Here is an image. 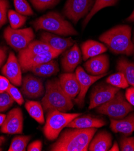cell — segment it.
Wrapping results in <instances>:
<instances>
[{"label":"cell","mask_w":134,"mask_h":151,"mask_svg":"<svg viewBox=\"0 0 134 151\" xmlns=\"http://www.w3.org/2000/svg\"><path fill=\"white\" fill-rule=\"evenodd\" d=\"M53 50L49 45L41 40H33L28 44L25 48L19 52L18 60L24 59L41 53Z\"/></svg>","instance_id":"21"},{"label":"cell","mask_w":134,"mask_h":151,"mask_svg":"<svg viewBox=\"0 0 134 151\" xmlns=\"http://www.w3.org/2000/svg\"><path fill=\"white\" fill-rule=\"evenodd\" d=\"M21 91L29 98H38L45 93L44 87L41 79L28 75L22 81Z\"/></svg>","instance_id":"13"},{"label":"cell","mask_w":134,"mask_h":151,"mask_svg":"<svg viewBox=\"0 0 134 151\" xmlns=\"http://www.w3.org/2000/svg\"><path fill=\"white\" fill-rule=\"evenodd\" d=\"M9 3L7 0H0V28L7 22Z\"/></svg>","instance_id":"35"},{"label":"cell","mask_w":134,"mask_h":151,"mask_svg":"<svg viewBox=\"0 0 134 151\" xmlns=\"http://www.w3.org/2000/svg\"><path fill=\"white\" fill-rule=\"evenodd\" d=\"M106 83L120 88H126L129 86L125 75L120 72L110 75L106 79Z\"/></svg>","instance_id":"30"},{"label":"cell","mask_w":134,"mask_h":151,"mask_svg":"<svg viewBox=\"0 0 134 151\" xmlns=\"http://www.w3.org/2000/svg\"><path fill=\"white\" fill-rule=\"evenodd\" d=\"M118 1V0H96L93 8L90 10V12H89V13L86 15L83 21V27H85L86 26L89 21L91 19V18L99 11L105 7H111L115 5Z\"/></svg>","instance_id":"27"},{"label":"cell","mask_w":134,"mask_h":151,"mask_svg":"<svg viewBox=\"0 0 134 151\" xmlns=\"http://www.w3.org/2000/svg\"><path fill=\"white\" fill-rule=\"evenodd\" d=\"M75 73L79 82L80 90L79 95L77 96V98L74 99V102L78 105L79 107H82L84 105L85 95L89 88L97 81L105 77V75H106V73L101 75H97V76L91 75L88 73H86L80 66H79L76 69Z\"/></svg>","instance_id":"10"},{"label":"cell","mask_w":134,"mask_h":151,"mask_svg":"<svg viewBox=\"0 0 134 151\" xmlns=\"http://www.w3.org/2000/svg\"><path fill=\"white\" fill-rule=\"evenodd\" d=\"M106 123L103 119L88 116H79L74 119L67 125L68 128H100Z\"/></svg>","instance_id":"20"},{"label":"cell","mask_w":134,"mask_h":151,"mask_svg":"<svg viewBox=\"0 0 134 151\" xmlns=\"http://www.w3.org/2000/svg\"><path fill=\"white\" fill-rule=\"evenodd\" d=\"M109 150L110 151H119V150H120V147H118V145L117 143L115 142L114 145H112V147H111L109 149Z\"/></svg>","instance_id":"41"},{"label":"cell","mask_w":134,"mask_h":151,"mask_svg":"<svg viewBox=\"0 0 134 151\" xmlns=\"http://www.w3.org/2000/svg\"><path fill=\"white\" fill-rule=\"evenodd\" d=\"M11 83L4 76L0 75V93L7 92Z\"/></svg>","instance_id":"37"},{"label":"cell","mask_w":134,"mask_h":151,"mask_svg":"<svg viewBox=\"0 0 134 151\" xmlns=\"http://www.w3.org/2000/svg\"><path fill=\"white\" fill-rule=\"evenodd\" d=\"M42 106L46 111L58 110L66 112L74 106L71 100L64 92L59 80H48L46 84V92L42 99Z\"/></svg>","instance_id":"3"},{"label":"cell","mask_w":134,"mask_h":151,"mask_svg":"<svg viewBox=\"0 0 134 151\" xmlns=\"http://www.w3.org/2000/svg\"><path fill=\"white\" fill-rule=\"evenodd\" d=\"M14 102V100L7 92L0 93V113L7 110Z\"/></svg>","instance_id":"33"},{"label":"cell","mask_w":134,"mask_h":151,"mask_svg":"<svg viewBox=\"0 0 134 151\" xmlns=\"http://www.w3.org/2000/svg\"><path fill=\"white\" fill-rule=\"evenodd\" d=\"M7 17L10 24V27L13 29H18L22 27L27 20L25 16L13 10H8Z\"/></svg>","instance_id":"29"},{"label":"cell","mask_w":134,"mask_h":151,"mask_svg":"<svg viewBox=\"0 0 134 151\" xmlns=\"http://www.w3.org/2000/svg\"><path fill=\"white\" fill-rule=\"evenodd\" d=\"M94 2V0H67L64 8V13L74 24H76L89 13Z\"/></svg>","instance_id":"8"},{"label":"cell","mask_w":134,"mask_h":151,"mask_svg":"<svg viewBox=\"0 0 134 151\" xmlns=\"http://www.w3.org/2000/svg\"><path fill=\"white\" fill-rule=\"evenodd\" d=\"M99 39L116 54L131 55L134 45L131 39V28L127 25L116 26L103 33Z\"/></svg>","instance_id":"2"},{"label":"cell","mask_w":134,"mask_h":151,"mask_svg":"<svg viewBox=\"0 0 134 151\" xmlns=\"http://www.w3.org/2000/svg\"><path fill=\"white\" fill-rule=\"evenodd\" d=\"M3 140L2 139L0 138V146H2L3 145Z\"/></svg>","instance_id":"44"},{"label":"cell","mask_w":134,"mask_h":151,"mask_svg":"<svg viewBox=\"0 0 134 151\" xmlns=\"http://www.w3.org/2000/svg\"><path fill=\"white\" fill-rule=\"evenodd\" d=\"M134 110L132 105L125 98L120 90L107 102L97 107V111L114 119H120Z\"/></svg>","instance_id":"6"},{"label":"cell","mask_w":134,"mask_h":151,"mask_svg":"<svg viewBox=\"0 0 134 151\" xmlns=\"http://www.w3.org/2000/svg\"><path fill=\"white\" fill-rule=\"evenodd\" d=\"M21 67L18 58L13 52H10L7 62L3 67L1 72L11 83L16 86L22 85V72Z\"/></svg>","instance_id":"11"},{"label":"cell","mask_w":134,"mask_h":151,"mask_svg":"<svg viewBox=\"0 0 134 151\" xmlns=\"http://www.w3.org/2000/svg\"><path fill=\"white\" fill-rule=\"evenodd\" d=\"M120 88L109 84H100L93 89L90 96L89 109H93L111 99L120 90Z\"/></svg>","instance_id":"9"},{"label":"cell","mask_w":134,"mask_h":151,"mask_svg":"<svg viewBox=\"0 0 134 151\" xmlns=\"http://www.w3.org/2000/svg\"><path fill=\"white\" fill-rule=\"evenodd\" d=\"M81 114V113H67L58 110L48 111L46 125L43 127L45 136L49 140H54L70 122Z\"/></svg>","instance_id":"5"},{"label":"cell","mask_w":134,"mask_h":151,"mask_svg":"<svg viewBox=\"0 0 134 151\" xmlns=\"http://www.w3.org/2000/svg\"><path fill=\"white\" fill-rule=\"evenodd\" d=\"M120 150L134 151V138L123 137L120 142Z\"/></svg>","instance_id":"36"},{"label":"cell","mask_w":134,"mask_h":151,"mask_svg":"<svg viewBox=\"0 0 134 151\" xmlns=\"http://www.w3.org/2000/svg\"><path fill=\"white\" fill-rule=\"evenodd\" d=\"M133 45H134V36H133Z\"/></svg>","instance_id":"45"},{"label":"cell","mask_w":134,"mask_h":151,"mask_svg":"<svg viewBox=\"0 0 134 151\" xmlns=\"http://www.w3.org/2000/svg\"><path fill=\"white\" fill-rule=\"evenodd\" d=\"M81 49L84 60L100 55L107 51V48L101 43L93 40H88L81 45Z\"/></svg>","instance_id":"23"},{"label":"cell","mask_w":134,"mask_h":151,"mask_svg":"<svg viewBox=\"0 0 134 151\" xmlns=\"http://www.w3.org/2000/svg\"><path fill=\"white\" fill-rule=\"evenodd\" d=\"M117 69L123 73L128 84L134 87V63L122 58L117 62Z\"/></svg>","instance_id":"25"},{"label":"cell","mask_w":134,"mask_h":151,"mask_svg":"<svg viewBox=\"0 0 134 151\" xmlns=\"http://www.w3.org/2000/svg\"><path fill=\"white\" fill-rule=\"evenodd\" d=\"M42 149V143L40 140L33 142L28 146V151H41Z\"/></svg>","instance_id":"38"},{"label":"cell","mask_w":134,"mask_h":151,"mask_svg":"<svg viewBox=\"0 0 134 151\" xmlns=\"http://www.w3.org/2000/svg\"><path fill=\"white\" fill-rule=\"evenodd\" d=\"M96 131V128L67 129L50 149L52 151H87Z\"/></svg>","instance_id":"1"},{"label":"cell","mask_w":134,"mask_h":151,"mask_svg":"<svg viewBox=\"0 0 134 151\" xmlns=\"http://www.w3.org/2000/svg\"><path fill=\"white\" fill-rule=\"evenodd\" d=\"M110 127L115 133H122L126 136L131 135L134 132V113L120 120L111 119Z\"/></svg>","instance_id":"19"},{"label":"cell","mask_w":134,"mask_h":151,"mask_svg":"<svg viewBox=\"0 0 134 151\" xmlns=\"http://www.w3.org/2000/svg\"><path fill=\"white\" fill-rule=\"evenodd\" d=\"M112 145V136L106 131L98 133L89 143L88 150L90 151H107Z\"/></svg>","instance_id":"22"},{"label":"cell","mask_w":134,"mask_h":151,"mask_svg":"<svg viewBox=\"0 0 134 151\" xmlns=\"http://www.w3.org/2000/svg\"><path fill=\"white\" fill-rule=\"evenodd\" d=\"M31 139L30 135H19L14 137L8 149L9 151H25L29 141Z\"/></svg>","instance_id":"28"},{"label":"cell","mask_w":134,"mask_h":151,"mask_svg":"<svg viewBox=\"0 0 134 151\" xmlns=\"http://www.w3.org/2000/svg\"><path fill=\"white\" fill-rule=\"evenodd\" d=\"M86 72L91 75H101L105 74L109 67V60L107 55L100 54L92 57L85 63Z\"/></svg>","instance_id":"16"},{"label":"cell","mask_w":134,"mask_h":151,"mask_svg":"<svg viewBox=\"0 0 134 151\" xmlns=\"http://www.w3.org/2000/svg\"><path fill=\"white\" fill-rule=\"evenodd\" d=\"M6 118V116L3 114H0V127H1L4 124Z\"/></svg>","instance_id":"42"},{"label":"cell","mask_w":134,"mask_h":151,"mask_svg":"<svg viewBox=\"0 0 134 151\" xmlns=\"http://www.w3.org/2000/svg\"><path fill=\"white\" fill-rule=\"evenodd\" d=\"M59 70L58 63L56 60H51L50 61L39 65L33 68L30 71L33 74L41 77H49L56 74Z\"/></svg>","instance_id":"24"},{"label":"cell","mask_w":134,"mask_h":151,"mask_svg":"<svg viewBox=\"0 0 134 151\" xmlns=\"http://www.w3.org/2000/svg\"><path fill=\"white\" fill-rule=\"evenodd\" d=\"M7 92L10 95L14 101L17 102L19 105H21L24 103V98L21 93L13 84H10V86L7 90Z\"/></svg>","instance_id":"34"},{"label":"cell","mask_w":134,"mask_h":151,"mask_svg":"<svg viewBox=\"0 0 134 151\" xmlns=\"http://www.w3.org/2000/svg\"><path fill=\"white\" fill-rule=\"evenodd\" d=\"M33 25L36 30L43 29L61 36H76L78 32L59 13L50 12L36 19Z\"/></svg>","instance_id":"4"},{"label":"cell","mask_w":134,"mask_h":151,"mask_svg":"<svg viewBox=\"0 0 134 151\" xmlns=\"http://www.w3.org/2000/svg\"><path fill=\"white\" fill-rule=\"evenodd\" d=\"M126 21H130V22H134V10L130 16L126 19Z\"/></svg>","instance_id":"43"},{"label":"cell","mask_w":134,"mask_h":151,"mask_svg":"<svg viewBox=\"0 0 134 151\" xmlns=\"http://www.w3.org/2000/svg\"><path fill=\"white\" fill-rule=\"evenodd\" d=\"M14 6L16 11L24 16H32L33 12L26 0H14Z\"/></svg>","instance_id":"32"},{"label":"cell","mask_w":134,"mask_h":151,"mask_svg":"<svg viewBox=\"0 0 134 151\" xmlns=\"http://www.w3.org/2000/svg\"><path fill=\"white\" fill-rule=\"evenodd\" d=\"M35 37L33 29L30 27L13 29L8 27L4 32V37L7 44L18 52L25 48L33 40Z\"/></svg>","instance_id":"7"},{"label":"cell","mask_w":134,"mask_h":151,"mask_svg":"<svg viewBox=\"0 0 134 151\" xmlns=\"http://www.w3.org/2000/svg\"><path fill=\"white\" fill-rule=\"evenodd\" d=\"M62 53V52L61 51L53 50L46 52L41 53L24 59L18 60V61L23 71H30L33 68L39 65L48 62L50 60L57 57Z\"/></svg>","instance_id":"14"},{"label":"cell","mask_w":134,"mask_h":151,"mask_svg":"<svg viewBox=\"0 0 134 151\" xmlns=\"http://www.w3.org/2000/svg\"><path fill=\"white\" fill-rule=\"evenodd\" d=\"M29 1L38 11L51 9L60 2V0H29Z\"/></svg>","instance_id":"31"},{"label":"cell","mask_w":134,"mask_h":151,"mask_svg":"<svg viewBox=\"0 0 134 151\" xmlns=\"http://www.w3.org/2000/svg\"><path fill=\"white\" fill-rule=\"evenodd\" d=\"M41 40L49 45L53 50L62 52L72 47L75 43L71 37L63 38L47 32L41 34Z\"/></svg>","instance_id":"17"},{"label":"cell","mask_w":134,"mask_h":151,"mask_svg":"<svg viewBox=\"0 0 134 151\" xmlns=\"http://www.w3.org/2000/svg\"><path fill=\"white\" fill-rule=\"evenodd\" d=\"M7 57V49L4 47H0V68L4 63Z\"/></svg>","instance_id":"40"},{"label":"cell","mask_w":134,"mask_h":151,"mask_svg":"<svg viewBox=\"0 0 134 151\" xmlns=\"http://www.w3.org/2000/svg\"><path fill=\"white\" fill-rule=\"evenodd\" d=\"M25 107L27 112L32 118L40 124L45 122L43 110L42 105L37 101H28L25 104Z\"/></svg>","instance_id":"26"},{"label":"cell","mask_w":134,"mask_h":151,"mask_svg":"<svg viewBox=\"0 0 134 151\" xmlns=\"http://www.w3.org/2000/svg\"><path fill=\"white\" fill-rule=\"evenodd\" d=\"M23 122L21 109L19 107L13 109L6 116L5 121L1 126V131L10 134H21L23 130Z\"/></svg>","instance_id":"12"},{"label":"cell","mask_w":134,"mask_h":151,"mask_svg":"<svg viewBox=\"0 0 134 151\" xmlns=\"http://www.w3.org/2000/svg\"><path fill=\"white\" fill-rule=\"evenodd\" d=\"M59 81L64 92L71 100L77 97L80 88L76 73H62L59 76Z\"/></svg>","instance_id":"15"},{"label":"cell","mask_w":134,"mask_h":151,"mask_svg":"<svg viewBox=\"0 0 134 151\" xmlns=\"http://www.w3.org/2000/svg\"><path fill=\"white\" fill-rule=\"evenodd\" d=\"M126 100L134 107V87H131L128 88L126 92Z\"/></svg>","instance_id":"39"},{"label":"cell","mask_w":134,"mask_h":151,"mask_svg":"<svg viewBox=\"0 0 134 151\" xmlns=\"http://www.w3.org/2000/svg\"><path fill=\"white\" fill-rule=\"evenodd\" d=\"M1 150H2V149H1V148H0V151H1Z\"/></svg>","instance_id":"46"},{"label":"cell","mask_w":134,"mask_h":151,"mask_svg":"<svg viewBox=\"0 0 134 151\" xmlns=\"http://www.w3.org/2000/svg\"><path fill=\"white\" fill-rule=\"evenodd\" d=\"M82 61L80 50L77 44L73 46L65 53L62 60L61 65L64 72H73Z\"/></svg>","instance_id":"18"}]
</instances>
